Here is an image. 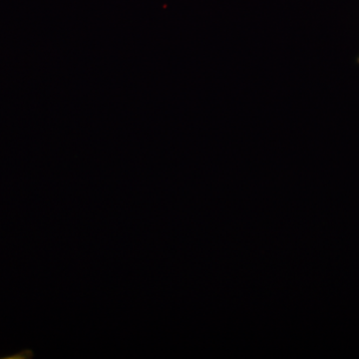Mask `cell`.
<instances>
[{
	"label": "cell",
	"mask_w": 359,
	"mask_h": 359,
	"mask_svg": "<svg viewBox=\"0 0 359 359\" xmlns=\"http://www.w3.org/2000/svg\"><path fill=\"white\" fill-rule=\"evenodd\" d=\"M358 63H359V56H358Z\"/></svg>",
	"instance_id": "6da1fadb"
}]
</instances>
